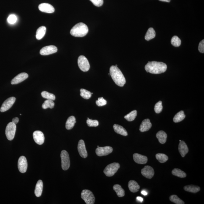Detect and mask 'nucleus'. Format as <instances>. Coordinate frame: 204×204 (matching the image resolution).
I'll list each match as a JSON object with an SVG mask.
<instances>
[{
  "instance_id": "423d86ee",
  "label": "nucleus",
  "mask_w": 204,
  "mask_h": 204,
  "mask_svg": "<svg viewBox=\"0 0 204 204\" xmlns=\"http://www.w3.org/2000/svg\"><path fill=\"white\" fill-rule=\"evenodd\" d=\"M81 197L87 204H93L95 202V197L93 193L89 190L82 191Z\"/></svg>"
},
{
  "instance_id": "4468645a",
  "label": "nucleus",
  "mask_w": 204,
  "mask_h": 204,
  "mask_svg": "<svg viewBox=\"0 0 204 204\" xmlns=\"http://www.w3.org/2000/svg\"><path fill=\"white\" fill-rule=\"evenodd\" d=\"M141 173L144 177L148 179L152 178L155 174L153 169L149 166H145L142 169Z\"/></svg>"
},
{
  "instance_id": "f3484780",
  "label": "nucleus",
  "mask_w": 204,
  "mask_h": 204,
  "mask_svg": "<svg viewBox=\"0 0 204 204\" xmlns=\"http://www.w3.org/2000/svg\"><path fill=\"white\" fill-rule=\"evenodd\" d=\"M38 8L40 11L46 13H52L54 12L55 10L54 7L47 3L40 4Z\"/></svg>"
},
{
  "instance_id": "ea45409f",
  "label": "nucleus",
  "mask_w": 204,
  "mask_h": 204,
  "mask_svg": "<svg viewBox=\"0 0 204 204\" xmlns=\"http://www.w3.org/2000/svg\"><path fill=\"white\" fill-rule=\"evenodd\" d=\"M87 123L89 127H97L99 125L98 121L96 120L88 119L87 120Z\"/></svg>"
},
{
  "instance_id": "7c9ffc66",
  "label": "nucleus",
  "mask_w": 204,
  "mask_h": 204,
  "mask_svg": "<svg viewBox=\"0 0 204 204\" xmlns=\"http://www.w3.org/2000/svg\"><path fill=\"white\" fill-rule=\"evenodd\" d=\"M173 175L177 176L180 178H185L186 177V174L184 171H182L180 169L175 168L174 169L172 172Z\"/></svg>"
},
{
  "instance_id": "4c0bfd02",
  "label": "nucleus",
  "mask_w": 204,
  "mask_h": 204,
  "mask_svg": "<svg viewBox=\"0 0 204 204\" xmlns=\"http://www.w3.org/2000/svg\"><path fill=\"white\" fill-rule=\"evenodd\" d=\"M170 199L171 202L176 204H184V202L180 199L177 195H172L170 197Z\"/></svg>"
},
{
  "instance_id": "2eb2a0df",
  "label": "nucleus",
  "mask_w": 204,
  "mask_h": 204,
  "mask_svg": "<svg viewBox=\"0 0 204 204\" xmlns=\"http://www.w3.org/2000/svg\"><path fill=\"white\" fill-rule=\"evenodd\" d=\"M78 149L79 154L81 157L86 158L87 156V151L86 146L84 141L82 139L79 140L78 142Z\"/></svg>"
},
{
  "instance_id": "a878e982",
  "label": "nucleus",
  "mask_w": 204,
  "mask_h": 204,
  "mask_svg": "<svg viewBox=\"0 0 204 204\" xmlns=\"http://www.w3.org/2000/svg\"><path fill=\"white\" fill-rule=\"evenodd\" d=\"M46 28L45 26H41L36 31V38L37 40H40L44 37L45 34Z\"/></svg>"
},
{
  "instance_id": "c03bdc74",
  "label": "nucleus",
  "mask_w": 204,
  "mask_h": 204,
  "mask_svg": "<svg viewBox=\"0 0 204 204\" xmlns=\"http://www.w3.org/2000/svg\"><path fill=\"white\" fill-rule=\"evenodd\" d=\"M198 50L202 53H204V40H203L198 45Z\"/></svg>"
},
{
  "instance_id": "473e14b6",
  "label": "nucleus",
  "mask_w": 204,
  "mask_h": 204,
  "mask_svg": "<svg viewBox=\"0 0 204 204\" xmlns=\"http://www.w3.org/2000/svg\"><path fill=\"white\" fill-rule=\"evenodd\" d=\"M54 106V101L49 100H47L44 101L42 105V108L44 109H46L47 108H49L52 109Z\"/></svg>"
},
{
  "instance_id": "b1692460",
  "label": "nucleus",
  "mask_w": 204,
  "mask_h": 204,
  "mask_svg": "<svg viewBox=\"0 0 204 204\" xmlns=\"http://www.w3.org/2000/svg\"><path fill=\"white\" fill-rule=\"evenodd\" d=\"M113 128H114V131L117 133L124 136H126L128 135V132L121 125L115 124L114 125Z\"/></svg>"
},
{
  "instance_id": "393cba45",
  "label": "nucleus",
  "mask_w": 204,
  "mask_h": 204,
  "mask_svg": "<svg viewBox=\"0 0 204 204\" xmlns=\"http://www.w3.org/2000/svg\"><path fill=\"white\" fill-rule=\"evenodd\" d=\"M76 123L75 117L72 116L68 118L65 124V128L68 130H70L73 128L75 123Z\"/></svg>"
},
{
  "instance_id": "ddd939ff",
  "label": "nucleus",
  "mask_w": 204,
  "mask_h": 204,
  "mask_svg": "<svg viewBox=\"0 0 204 204\" xmlns=\"http://www.w3.org/2000/svg\"><path fill=\"white\" fill-rule=\"evenodd\" d=\"M33 137L34 142L39 145H43L44 142V134L41 131H37L33 132Z\"/></svg>"
},
{
  "instance_id": "dca6fc26",
  "label": "nucleus",
  "mask_w": 204,
  "mask_h": 204,
  "mask_svg": "<svg viewBox=\"0 0 204 204\" xmlns=\"http://www.w3.org/2000/svg\"><path fill=\"white\" fill-rule=\"evenodd\" d=\"M28 77L29 75L26 73H22L18 74L12 79L11 81V84L12 85L17 84L26 80L28 78Z\"/></svg>"
},
{
  "instance_id": "aec40b11",
  "label": "nucleus",
  "mask_w": 204,
  "mask_h": 204,
  "mask_svg": "<svg viewBox=\"0 0 204 204\" xmlns=\"http://www.w3.org/2000/svg\"><path fill=\"white\" fill-rule=\"evenodd\" d=\"M178 150L182 157L185 156L189 152V149L186 143L184 141H181L178 145Z\"/></svg>"
},
{
  "instance_id": "bb28decb",
  "label": "nucleus",
  "mask_w": 204,
  "mask_h": 204,
  "mask_svg": "<svg viewBox=\"0 0 204 204\" xmlns=\"http://www.w3.org/2000/svg\"><path fill=\"white\" fill-rule=\"evenodd\" d=\"M156 33L153 28H150L148 29L145 36V39L147 41L152 40L156 37Z\"/></svg>"
},
{
  "instance_id": "de8ad7c7",
  "label": "nucleus",
  "mask_w": 204,
  "mask_h": 204,
  "mask_svg": "<svg viewBox=\"0 0 204 204\" xmlns=\"http://www.w3.org/2000/svg\"><path fill=\"white\" fill-rule=\"evenodd\" d=\"M141 193H142V195L146 196L147 195V192H146V191H145V190H143L142 192H141Z\"/></svg>"
},
{
  "instance_id": "412c9836",
  "label": "nucleus",
  "mask_w": 204,
  "mask_h": 204,
  "mask_svg": "<svg viewBox=\"0 0 204 204\" xmlns=\"http://www.w3.org/2000/svg\"><path fill=\"white\" fill-rule=\"evenodd\" d=\"M43 188V183L41 180H39L36 184L34 194L37 197H40L42 194Z\"/></svg>"
},
{
  "instance_id": "0eeeda50",
  "label": "nucleus",
  "mask_w": 204,
  "mask_h": 204,
  "mask_svg": "<svg viewBox=\"0 0 204 204\" xmlns=\"http://www.w3.org/2000/svg\"><path fill=\"white\" fill-rule=\"evenodd\" d=\"M61 166L62 170H68L70 166V160L69 154L65 150H63L61 152Z\"/></svg>"
},
{
  "instance_id": "f257e3e1",
  "label": "nucleus",
  "mask_w": 204,
  "mask_h": 204,
  "mask_svg": "<svg viewBox=\"0 0 204 204\" xmlns=\"http://www.w3.org/2000/svg\"><path fill=\"white\" fill-rule=\"evenodd\" d=\"M167 66L163 62L151 61L147 63L145 66V69L147 72L152 74H158L166 72Z\"/></svg>"
},
{
  "instance_id": "c85d7f7f",
  "label": "nucleus",
  "mask_w": 204,
  "mask_h": 204,
  "mask_svg": "<svg viewBox=\"0 0 204 204\" xmlns=\"http://www.w3.org/2000/svg\"><path fill=\"white\" fill-rule=\"evenodd\" d=\"M113 189L115 192H116L117 195L118 197H121L125 195V191L123 189L122 187L119 184H115L113 187Z\"/></svg>"
},
{
  "instance_id": "58836bf2",
  "label": "nucleus",
  "mask_w": 204,
  "mask_h": 204,
  "mask_svg": "<svg viewBox=\"0 0 204 204\" xmlns=\"http://www.w3.org/2000/svg\"><path fill=\"white\" fill-rule=\"evenodd\" d=\"M163 110V106H162V103L161 101H159L156 103L154 107V110L156 114H159Z\"/></svg>"
},
{
  "instance_id": "8fccbe9b",
  "label": "nucleus",
  "mask_w": 204,
  "mask_h": 204,
  "mask_svg": "<svg viewBox=\"0 0 204 204\" xmlns=\"http://www.w3.org/2000/svg\"><path fill=\"white\" fill-rule=\"evenodd\" d=\"M115 66L116 67H117V66H118V65H115Z\"/></svg>"
},
{
  "instance_id": "3c124183",
  "label": "nucleus",
  "mask_w": 204,
  "mask_h": 204,
  "mask_svg": "<svg viewBox=\"0 0 204 204\" xmlns=\"http://www.w3.org/2000/svg\"><path fill=\"white\" fill-rule=\"evenodd\" d=\"M181 140H180V142H181Z\"/></svg>"
},
{
  "instance_id": "49530a36",
  "label": "nucleus",
  "mask_w": 204,
  "mask_h": 204,
  "mask_svg": "<svg viewBox=\"0 0 204 204\" xmlns=\"http://www.w3.org/2000/svg\"><path fill=\"white\" fill-rule=\"evenodd\" d=\"M137 200L138 201V202H143V199L142 197H136Z\"/></svg>"
},
{
  "instance_id": "9d476101",
  "label": "nucleus",
  "mask_w": 204,
  "mask_h": 204,
  "mask_svg": "<svg viewBox=\"0 0 204 204\" xmlns=\"http://www.w3.org/2000/svg\"><path fill=\"white\" fill-rule=\"evenodd\" d=\"M28 167V163L26 157L21 156L18 161V168L19 172L22 173L26 172Z\"/></svg>"
},
{
  "instance_id": "4be33fe9",
  "label": "nucleus",
  "mask_w": 204,
  "mask_h": 204,
  "mask_svg": "<svg viewBox=\"0 0 204 204\" xmlns=\"http://www.w3.org/2000/svg\"><path fill=\"white\" fill-rule=\"evenodd\" d=\"M128 187L130 191L133 193L137 192L140 188L139 184L134 180H131L129 181Z\"/></svg>"
},
{
  "instance_id": "f8f14e48",
  "label": "nucleus",
  "mask_w": 204,
  "mask_h": 204,
  "mask_svg": "<svg viewBox=\"0 0 204 204\" xmlns=\"http://www.w3.org/2000/svg\"><path fill=\"white\" fill-rule=\"evenodd\" d=\"M111 147L107 146L104 147H98L96 149V153L98 156H107L113 151Z\"/></svg>"
},
{
  "instance_id": "f704fd0d",
  "label": "nucleus",
  "mask_w": 204,
  "mask_h": 204,
  "mask_svg": "<svg viewBox=\"0 0 204 204\" xmlns=\"http://www.w3.org/2000/svg\"><path fill=\"white\" fill-rule=\"evenodd\" d=\"M42 96L44 98L47 99V100H51L54 101L55 100L56 97L55 95L52 93H49L46 91H43L42 92Z\"/></svg>"
},
{
  "instance_id": "c9c22d12",
  "label": "nucleus",
  "mask_w": 204,
  "mask_h": 204,
  "mask_svg": "<svg viewBox=\"0 0 204 204\" xmlns=\"http://www.w3.org/2000/svg\"><path fill=\"white\" fill-rule=\"evenodd\" d=\"M80 92V95L83 98L88 100V99L90 98L91 97V93H90V92L89 91L86 90V89H81Z\"/></svg>"
},
{
  "instance_id": "f03ea898",
  "label": "nucleus",
  "mask_w": 204,
  "mask_h": 204,
  "mask_svg": "<svg viewBox=\"0 0 204 204\" xmlns=\"http://www.w3.org/2000/svg\"><path fill=\"white\" fill-rule=\"evenodd\" d=\"M110 75L116 84L120 87H123L126 82L123 74L118 68L112 65L110 68Z\"/></svg>"
},
{
  "instance_id": "a18cd8bd",
  "label": "nucleus",
  "mask_w": 204,
  "mask_h": 204,
  "mask_svg": "<svg viewBox=\"0 0 204 204\" xmlns=\"http://www.w3.org/2000/svg\"><path fill=\"white\" fill-rule=\"evenodd\" d=\"M19 121V119L18 117H15V118L12 119V122L15 124L18 123Z\"/></svg>"
},
{
  "instance_id": "e433bc0d",
  "label": "nucleus",
  "mask_w": 204,
  "mask_h": 204,
  "mask_svg": "<svg viewBox=\"0 0 204 204\" xmlns=\"http://www.w3.org/2000/svg\"><path fill=\"white\" fill-rule=\"evenodd\" d=\"M171 44L175 47H178L181 45V40L177 36H173L171 40Z\"/></svg>"
},
{
  "instance_id": "09e8293b",
  "label": "nucleus",
  "mask_w": 204,
  "mask_h": 204,
  "mask_svg": "<svg viewBox=\"0 0 204 204\" xmlns=\"http://www.w3.org/2000/svg\"><path fill=\"white\" fill-rule=\"evenodd\" d=\"M159 1H162V2H170L171 0H159Z\"/></svg>"
},
{
  "instance_id": "a211bd4d",
  "label": "nucleus",
  "mask_w": 204,
  "mask_h": 204,
  "mask_svg": "<svg viewBox=\"0 0 204 204\" xmlns=\"http://www.w3.org/2000/svg\"><path fill=\"white\" fill-rule=\"evenodd\" d=\"M134 161L139 164H145L147 163L148 159L147 157L137 153H134L133 155Z\"/></svg>"
},
{
  "instance_id": "9b49d317",
  "label": "nucleus",
  "mask_w": 204,
  "mask_h": 204,
  "mask_svg": "<svg viewBox=\"0 0 204 204\" xmlns=\"http://www.w3.org/2000/svg\"><path fill=\"white\" fill-rule=\"evenodd\" d=\"M58 51V49L54 45L45 46L40 50V54L42 55H48L54 54Z\"/></svg>"
},
{
  "instance_id": "5701e85b",
  "label": "nucleus",
  "mask_w": 204,
  "mask_h": 204,
  "mask_svg": "<svg viewBox=\"0 0 204 204\" xmlns=\"http://www.w3.org/2000/svg\"><path fill=\"white\" fill-rule=\"evenodd\" d=\"M156 137L158 139L159 142L162 144L165 143L167 140V135L164 131H159L156 134Z\"/></svg>"
},
{
  "instance_id": "39448f33",
  "label": "nucleus",
  "mask_w": 204,
  "mask_h": 204,
  "mask_svg": "<svg viewBox=\"0 0 204 204\" xmlns=\"http://www.w3.org/2000/svg\"><path fill=\"white\" fill-rule=\"evenodd\" d=\"M16 129V124L12 122L9 123L5 130V135L8 140L12 141L15 137Z\"/></svg>"
},
{
  "instance_id": "2f4dec72",
  "label": "nucleus",
  "mask_w": 204,
  "mask_h": 204,
  "mask_svg": "<svg viewBox=\"0 0 204 204\" xmlns=\"http://www.w3.org/2000/svg\"><path fill=\"white\" fill-rule=\"evenodd\" d=\"M137 111L136 110H133L129 114H127V115L124 116V118L127 121H134L137 116Z\"/></svg>"
},
{
  "instance_id": "1a4fd4ad",
  "label": "nucleus",
  "mask_w": 204,
  "mask_h": 204,
  "mask_svg": "<svg viewBox=\"0 0 204 204\" xmlns=\"http://www.w3.org/2000/svg\"><path fill=\"white\" fill-rule=\"evenodd\" d=\"M16 100V98L14 97H11L7 99L3 103L0 109L1 112H5L11 108L14 104Z\"/></svg>"
},
{
  "instance_id": "20e7f679",
  "label": "nucleus",
  "mask_w": 204,
  "mask_h": 204,
  "mask_svg": "<svg viewBox=\"0 0 204 204\" xmlns=\"http://www.w3.org/2000/svg\"><path fill=\"white\" fill-rule=\"evenodd\" d=\"M120 168V165L118 163H111L106 166L104 170V172L107 177H112L114 175Z\"/></svg>"
},
{
  "instance_id": "6ab92c4d",
  "label": "nucleus",
  "mask_w": 204,
  "mask_h": 204,
  "mask_svg": "<svg viewBox=\"0 0 204 204\" xmlns=\"http://www.w3.org/2000/svg\"><path fill=\"white\" fill-rule=\"evenodd\" d=\"M152 124L150 122L149 119H146L142 121V124L140 125L139 131L140 132H146L149 130L152 127Z\"/></svg>"
},
{
  "instance_id": "a19ab883",
  "label": "nucleus",
  "mask_w": 204,
  "mask_h": 204,
  "mask_svg": "<svg viewBox=\"0 0 204 204\" xmlns=\"http://www.w3.org/2000/svg\"><path fill=\"white\" fill-rule=\"evenodd\" d=\"M17 21V17L15 15H10L7 19V21L8 23L11 24H13L16 23Z\"/></svg>"
},
{
  "instance_id": "79ce46f5",
  "label": "nucleus",
  "mask_w": 204,
  "mask_h": 204,
  "mask_svg": "<svg viewBox=\"0 0 204 204\" xmlns=\"http://www.w3.org/2000/svg\"><path fill=\"white\" fill-rule=\"evenodd\" d=\"M96 104L98 106H103L107 104V101L103 97L99 98L96 101Z\"/></svg>"
},
{
  "instance_id": "c756f323",
  "label": "nucleus",
  "mask_w": 204,
  "mask_h": 204,
  "mask_svg": "<svg viewBox=\"0 0 204 204\" xmlns=\"http://www.w3.org/2000/svg\"><path fill=\"white\" fill-rule=\"evenodd\" d=\"M186 116L183 111H180L176 114L173 118V121L175 123L181 122L185 118Z\"/></svg>"
},
{
  "instance_id": "72a5a7b5",
  "label": "nucleus",
  "mask_w": 204,
  "mask_h": 204,
  "mask_svg": "<svg viewBox=\"0 0 204 204\" xmlns=\"http://www.w3.org/2000/svg\"><path fill=\"white\" fill-rule=\"evenodd\" d=\"M156 159L161 163H164L168 160V157L163 153H157L156 155Z\"/></svg>"
},
{
  "instance_id": "37998d69",
  "label": "nucleus",
  "mask_w": 204,
  "mask_h": 204,
  "mask_svg": "<svg viewBox=\"0 0 204 204\" xmlns=\"http://www.w3.org/2000/svg\"><path fill=\"white\" fill-rule=\"evenodd\" d=\"M93 5L98 7L101 6L104 3L103 0H90Z\"/></svg>"
},
{
  "instance_id": "7ed1b4c3",
  "label": "nucleus",
  "mask_w": 204,
  "mask_h": 204,
  "mask_svg": "<svg viewBox=\"0 0 204 204\" xmlns=\"http://www.w3.org/2000/svg\"><path fill=\"white\" fill-rule=\"evenodd\" d=\"M89 29L85 23L80 22L75 25L70 30V34L76 37H83L87 34Z\"/></svg>"
},
{
  "instance_id": "6e6552de",
  "label": "nucleus",
  "mask_w": 204,
  "mask_h": 204,
  "mask_svg": "<svg viewBox=\"0 0 204 204\" xmlns=\"http://www.w3.org/2000/svg\"><path fill=\"white\" fill-rule=\"evenodd\" d=\"M78 64L79 68L83 72H87L90 69V65L89 61L84 56L81 55L79 57Z\"/></svg>"
},
{
  "instance_id": "cd10ccee",
  "label": "nucleus",
  "mask_w": 204,
  "mask_h": 204,
  "mask_svg": "<svg viewBox=\"0 0 204 204\" xmlns=\"http://www.w3.org/2000/svg\"><path fill=\"white\" fill-rule=\"evenodd\" d=\"M184 190L187 192L194 193H197L200 191V187L193 185L186 186L184 188Z\"/></svg>"
}]
</instances>
